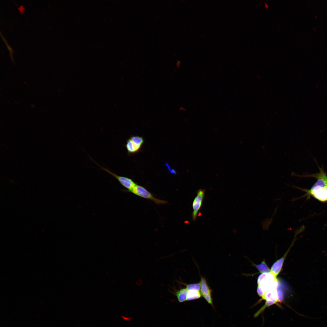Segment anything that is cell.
Wrapping results in <instances>:
<instances>
[{"instance_id": "cell-1", "label": "cell", "mask_w": 327, "mask_h": 327, "mask_svg": "<svg viewBox=\"0 0 327 327\" xmlns=\"http://www.w3.org/2000/svg\"><path fill=\"white\" fill-rule=\"evenodd\" d=\"M317 180L308 193L315 199L322 202L327 201V175L322 168L319 169V172L312 175Z\"/></svg>"}, {"instance_id": "cell-2", "label": "cell", "mask_w": 327, "mask_h": 327, "mask_svg": "<svg viewBox=\"0 0 327 327\" xmlns=\"http://www.w3.org/2000/svg\"><path fill=\"white\" fill-rule=\"evenodd\" d=\"M257 283L258 286L263 291L264 293L267 291L277 289L278 285L276 277L271 272L260 274L258 278Z\"/></svg>"}, {"instance_id": "cell-3", "label": "cell", "mask_w": 327, "mask_h": 327, "mask_svg": "<svg viewBox=\"0 0 327 327\" xmlns=\"http://www.w3.org/2000/svg\"><path fill=\"white\" fill-rule=\"evenodd\" d=\"M129 192L141 197L151 200L157 204H164L168 203L167 201L155 198L152 193L140 185L136 184L133 189Z\"/></svg>"}, {"instance_id": "cell-4", "label": "cell", "mask_w": 327, "mask_h": 327, "mask_svg": "<svg viewBox=\"0 0 327 327\" xmlns=\"http://www.w3.org/2000/svg\"><path fill=\"white\" fill-rule=\"evenodd\" d=\"M98 165L102 170L106 171L115 178L123 186L127 189L123 191L129 192L132 190L136 185L132 179L127 177L118 175L107 168Z\"/></svg>"}, {"instance_id": "cell-5", "label": "cell", "mask_w": 327, "mask_h": 327, "mask_svg": "<svg viewBox=\"0 0 327 327\" xmlns=\"http://www.w3.org/2000/svg\"><path fill=\"white\" fill-rule=\"evenodd\" d=\"M205 192L204 189L198 190L197 192V195L193 201L192 207L193 211L192 215V220L194 221L196 220L198 211L201 206Z\"/></svg>"}, {"instance_id": "cell-6", "label": "cell", "mask_w": 327, "mask_h": 327, "mask_svg": "<svg viewBox=\"0 0 327 327\" xmlns=\"http://www.w3.org/2000/svg\"><path fill=\"white\" fill-rule=\"evenodd\" d=\"M200 292L206 301L209 304L213 305V302L211 294L212 290L209 286L206 279L201 277Z\"/></svg>"}, {"instance_id": "cell-7", "label": "cell", "mask_w": 327, "mask_h": 327, "mask_svg": "<svg viewBox=\"0 0 327 327\" xmlns=\"http://www.w3.org/2000/svg\"><path fill=\"white\" fill-rule=\"evenodd\" d=\"M125 146L129 155L138 152L141 147V146L133 141L130 138L127 140Z\"/></svg>"}, {"instance_id": "cell-8", "label": "cell", "mask_w": 327, "mask_h": 327, "mask_svg": "<svg viewBox=\"0 0 327 327\" xmlns=\"http://www.w3.org/2000/svg\"><path fill=\"white\" fill-rule=\"evenodd\" d=\"M287 253L288 252H287L286 254H285L283 256L276 261L272 266L271 269V272L276 277L281 271L284 259Z\"/></svg>"}, {"instance_id": "cell-9", "label": "cell", "mask_w": 327, "mask_h": 327, "mask_svg": "<svg viewBox=\"0 0 327 327\" xmlns=\"http://www.w3.org/2000/svg\"><path fill=\"white\" fill-rule=\"evenodd\" d=\"M172 292L177 296L179 302H182L187 300L188 291L186 288H181L178 290L174 288Z\"/></svg>"}, {"instance_id": "cell-10", "label": "cell", "mask_w": 327, "mask_h": 327, "mask_svg": "<svg viewBox=\"0 0 327 327\" xmlns=\"http://www.w3.org/2000/svg\"><path fill=\"white\" fill-rule=\"evenodd\" d=\"M202 295L199 290H191L188 291L187 300L190 301L200 298Z\"/></svg>"}, {"instance_id": "cell-11", "label": "cell", "mask_w": 327, "mask_h": 327, "mask_svg": "<svg viewBox=\"0 0 327 327\" xmlns=\"http://www.w3.org/2000/svg\"><path fill=\"white\" fill-rule=\"evenodd\" d=\"M256 266L259 272L262 273H269L271 270L268 268L264 261H263L260 264L256 265Z\"/></svg>"}, {"instance_id": "cell-12", "label": "cell", "mask_w": 327, "mask_h": 327, "mask_svg": "<svg viewBox=\"0 0 327 327\" xmlns=\"http://www.w3.org/2000/svg\"><path fill=\"white\" fill-rule=\"evenodd\" d=\"M181 283L186 286V288L187 290V291H189L191 290H196L199 291L200 288L201 284L200 281L199 282L197 283L190 284H188L181 282Z\"/></svg>"}, {"instance_id": "cell-13", "label": "cell", "mask_w": 327, "mask_h": 327, "mask_svg": "<svg viewBox=\"0 0 327 327\" xmlns=\"http://www.w3.org/2000/svg\"><path fill=\"white\" fill-rule=\"evenodd\" d=\"M134 142L142 147L144 142L143 138L138 136H131L130 138Z\"/></svg>"}, {"instance_id": "cell-14", "label": "cell", "mask_w": 327, "mask_h": 327, "mask_svg": "<svg viewBox=\"0 0 327 327\" xmlns=\"http://www.w3.org/2000/svg\"><path fill=\"white\" fill-rule=\"evenodd\" d=\"M0 35H1V37L2 38V39H3V41H4L5 43V44H6V46H7L8 49L9 50V55H10V57L11 58V59L12 61L13 62H14V60L13 58V52L14 51H13V49H12V48L9 45V44L8 43L7 41L4 38V36H3V35H2V34L1 33V31L0 32Z\"/></svg>"}, {"instance_id": "cell-15", "label": "cell", "mask_w": 327, "mask_h": 327, "mask_svg": "<svg viewBox=\"0 0 327 327\" xmlns=\"http://www.w3.org/2000/svg\"><path fill=\"white\" fill-rule=\"evenodd\" d=\"M265 7L266 8H268L269 6H268V5L265 2Z\"/></svg>"}]
</instances>
